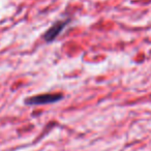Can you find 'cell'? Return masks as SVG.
I'll list each match as a JSON object with an SVG mask.
<instances>
[{"label":"cell","instance_id":"1","mask_svg":"<svg viewBox=\"0 0 151 151\" xmlns=\"http://www.w3.org/2000/svg\"><path fill=\"white\" fill-rule=\"evenodd\" d=\"M64 95L62 93H42L27 97L24 101L26 106H44L49 104H55L62 101Z\"/></svg>","mask_w":151,"mask_h":151},{"label":"cell","instance_id":"2","mask_svg":"<svg viewBox=\"0 0 151 151\" xmlns=\"http://www.w3.org/2000/svg\"><path fill=\"white\" fill-rule=\"evenodd\" d=\"M69 23V20H62V21H57L45 32V34L42 35V38L46 42L50 44V42H53L59 35L60 33L63 31L66 25Z\"/></svg>","mask_w":151,"mask_h":151}]
</instances>
